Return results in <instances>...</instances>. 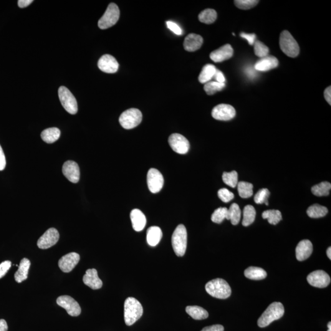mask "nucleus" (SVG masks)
I'll return each mask as SVG.
<instances>
[{
  "label": "nucleus",
  "mask_w": 331,
  "mask_h": 331,
  "mask_svg": "<svg viewBox=\"0 0 331 331\" xmlns=\"http://www.w3.org/2000/svg\"><path fill=\"white\" fill-rule=\"evenodd\" d=\"M225 87V83H221L216 81H211L206 83L204 89L207 95H212L220 92Z\"/></svg>",
  "instance_id": "58836bf2"
},
{
  "label": "nucleus",
  "mask_w": 331,
  "mask_h": 331,
  "mask_svg": "<svg viewBox=\"0 0 331 331\" xmlns=\"http://www.w3.org/2000/svg\"><path fill=\"white\" fill-rule=\"evenodd\" d=\"M307 282L312 286L319 289H324L327 287L331 283L330 275L325 272L324 270H318L310 273L308 275Z\"/></svg>",
  "instance_id": "ddd939ff"
},
{
  "label": "nucleus",
  "mask_w": 331,
  "mask_h": 331,
  "mask_svg": "<svg viewBox=\"0 0 331 331\" xmlns=\"http://www.w3.org/2000/svg\"><path fill=\"white\" fill-rule=\"evenodd\" d=\"M278 65H279V61L277 58L272 55H267L258 60L255 64V68L259 72H267V71L277 68Z\"/></svg>",
  "instance_id": "5701e85b"
},
{
  "label": "nucleus",
  "mask_w": 331,
  "mask_h": 331,
  "mask_svg": "<svg viewBox=\"0 0 331 331\" xmlns=\"http://www.w3.org/2000/svg\"><path fill=\"white\" fill-rule=\"evenodd\" d=\"M30 265H31V262L29 259L23 258L21 260L19 269L14 275L15 280L17 283H21L27 279Z\"/></svg>",
  "instance_id": "393cba45"
},
{
  "label": "nucleus",
  "mask_w": 331,
  "mask_h": 331,
  "mask_svg": "<svg viewBox=\"0 0 331 331\" xmlns=\"http://www.w3.org/2000/svg\"><path fill=\"white\" fill-rule=\"evenodd\" d=\"M222 179L226 185L232 188H235L238 184V174L235 171H232L230 173L224 172L222 176Z\"/></svg>",
  "instance_id": "e433bc0d"
},
{
  "label": "nucleus",
  "mask_w": 331,
  "mask_h": 331,
  "mask_svg": "<svg viewBox=\"0 0 331 331\" xmlns=\"http://www.w3.org/2000/svg\"><path fill=\"white\" fill-rule=\"evenodd\" d=\"M143 314V308L139 300L134 297H128L124 304V319L126 325L131 326Z\"/></svg>",
  "instance_id": "f257e3e1"
},
{
  "label": "nucleus",
  "mask_w": 331,
  "mask_h": 331,
  "mask_svg": "<svg viewBox=\"0 0 331 331\" xmlns=\"http://www.w3.org/2000/svg\"><path fill=\"white\" fill-rule=\"evenodd\" d=\"M80 261V255L76 253H70L64 255L59 261L60 269L63 272L68 273L72 271Z\"/></svg>",
  "instance_id": "2eb2a0df"
},
{
  "label": "nucleus",
  "mask_w": 331,
  "mask_h": 331,
  "mask_svg": "<svg viewBox=\"0 0 331 331\" xmlns=\"http://www.w3.org/2000/svg\"><path fill=\"white\" fill-rule=\"evenodd\" d=\"M120 17V10L117 4L110 3L103 16L98 21L100 29L105 30L117 24Z\"/></svg>",
  "instance_id": "0eeeda50"
},
{
  "label": "nucleus",
  "mask_w": 331,
  "mask_h": 331,
  "mask_svg": "<svg viewBox=\"0 0 331 331\" xmlns=\"http://www.w3.org/2000/svg\"><path fill=\"white\" fill-rule=\"evenodd\" d=\"M149 190L152 193H157L161 191L164 185V178L162 174L157 169H149L147 177Z\"/></svg>",
  "instance_id": "9d476101"
},
{
  "label": "nucleus",
  "mask_w": 331,
  "mask_h": 331,
  "mask_svg": "<svg viewBox=\"0 0 331 331\" xmlns=\"http://www.w3.org/2000/svg\"><path fill=\"white\" fill-rule=\"evenodd\" d=\"M60 234L55 228H52L47 230L45 233L40 237L37 241V247L41 249H47L54 246L59 241Z\"/></svg>",
  "instance_id": "4468645a"
},
{
  "label": "nucleus",
  "mask_w": 331,
  "mask_h": 331,
  "mask_svg": "<svg viewBox=\"0 0 331 331\" xmlns=\"http://www.w3.org/2000/svg\"><path fill=\"white\" fill-rule=\"evenodd\" d=\"M244 219L242 221V225L244 226H250L254 223L255 217H256V211L251 205H247L244 207L243 212Z\"/></svg>",
  "instance_id": "2f4dec72"
},
{
  "label": "nucleus",
  "mask_w": 331,
  "mask_h": 331,
  "mask_svg": "<svg viewBox=\"0 0 331 331\" xmlns=\"http://www.w3.org/2000/svg\"><path fill=\"white\" fill-rule=\"evenodd\" d=\"M98 68L103 72L115 73L117 72L119 64L112 55L106 54L100 58L98 62Z\"/></svg>",
  "instance_id": "dca6fc26"
},
{
  "label": "nucleus",
  "mask_w": 331,
  "mask_h": 331,
  "mask_svg": "<svg viewBox=\"0 0 331 331\" xmlns=\"http://www.w3.org/2000/svg\"><path fill=\"white\" fill-rule=\"evenodd\" d=\"M262 217L264 219H267L270 224L275 225L282 221V216L281 212L278 210H268L263 212Z\"/></svg>",
  "instance_id": "473e14b6"
},
{
  "label": "nucleus",
  "mask_w": 331,
  "mask_h": 331,
  "mask_svg": "<svg viewBox=\"0 0 331 331\" xmlns=\"http://www.w3.org/2000/svg\"><path fill=\"white\" fill-rule=\"evenodd\" d=\"M234 50L230 44L224 45L219 49L214 50L210 54V58L216 63H220L231 59L233 55Z\"/></svg>",
  "instance_id": "a211bd4d"
},
{
  "label": "nucleus",
  "mask_w": 331,
  "mask_h": 331,
  "mask_svg": "<svg viewBox=\"0 0 331 331\" xmlns=\"http://www.w3.org/2000/svg\"><path fill=\"white\" fill-rule=\"evenodd\" d=\"M237 186L239 196L242 198H250L254 194V191H253L254 185L252 184L246 183V182H240L237 184Z\"/></svg>",
  "instance_id": "f704fd0d"
},
{
  "label": "nucleus",
  "mask_w": 331,
  "mask_h": 331,
  "mask_svg": "<svg viewBox=\"0 0 331 331\" xmlns=\"http://www.w3.org/2000/svg\"><path fill=\"white\" fill-rule=\"evenodd\" d=\"M313 252V245L309 240H302L295 249V257L298 261H302L310 257Z\"/></svg>",
  "instance_id": "6ab92c4d"
},
{
  "label": "nucleus",
  "mask_w": 331,
  "mask_h": 331,
  "mask_svg": "<svg viewBox=\"0 0 331 331\" xmlns=\"http://www.w3.org/2000/svg\"><path fill=\"white\" fill-rule=\"evenodd\" d=\"M214 77L217 82L221 83L225 82V77H224L223 73L221 72V71L217 70Z\"/></svg>",
  "instance_id": "8fccbe9b"
},
{
  "label": "nucleus",
  "mask_w": 331,
  "mask_h": 331,
  "mask_svg": "<svg viewBox=\"0 0 331 331\" xmlns=\"http://www.w3.org/2000/svg\"><path fill=\"white\" fill-rule=\"evenodd\" d=\"M59 97L63 107L70 114L74 115L78 110L77 103L69 89L62 86L59 89Z\"/></svg>",
  "instance_id": "6e6552de"
},
{
  "label": "nucleus",
  "mask_w": 331,
  "mask_h": 331,
  "mask_svg": "<svg viewBox=\"0 0 331 331\" xmlns=\"http://www.w3.org/2000/svg\"><path fill=\"white\" fill-rule=\"evenodd\" d=\"M254 45L255 54L257 57L263 58L269 55V48L266 45L264 44L261 41H256Z\"/></svg>",
  "instance_id": "a19ab883"
},
{
  "label": "nucleus",
  "mask_w": 331,
  "mask_h": 331,
  "mask_svg": "<svg viewBox=\"0 0 331 331\" xmlns=\"http://www.w3.org/2000/svg\"><path fill=\"white\" fill-rule=\"evenodd\" d=\"M328 331H331V323L330 322L328 325Z\"/></svg>",
  "instance_id": "6e6d98bb"
},
{
  "label": "nucleus",
  "mask_w": 331,
  "mask_h": 331,
  "mask_svg": "<svg viewBox=\"0 0 331 331\" xmlns=\"http://www.w3.org/2000/svg\"><path fill=\"white\" fill-rule=\"evenodd\" d=\"M217 12L214 9H207L199 14V21L206 24H211L216 21Z\"/></svg>",
  "instance_id": "c9c22d12"
},
{
  "label": "nucleus",
  "mask_w": 331,
  "mask_h": 331,
  "mask_svg": "<svg viewBox=\"0 0 331 331\" xmlns=\"http://www.w3.org/2000/svg\"><path fill=\"white\" fill-rule=\"evenodd\" d=\"M241 37L242 38L247 39L250 45H254L256 41V35L254 34H247L246 33H241Z\"/></svg>",
  "instance_id": "49530a36"
},
{
  "label": "nucleus",
  "mask_w": 331,
  "mask_h": 331,
  "mask_svg": "<svg viewBox=\"0 0 331 331\" xmlns=\"http://www.w3.org/2000/svg\"><path fill=\"white\" fill-rule=\"evenodd\" d=\"M279 44L282 52L288 57L295 58L299 54V45L289 32L285 30L280 34Z\"/></svg>",
  "instance_id": "39448f33"
},
{
  "label": "nucleus",
  "mask_w": 331,
  "mask_h": 331,
  "mask_svg": "<svg viewBox=\"0 0 331 331\" xmlns=\"http://www.w3.org/2000/svg\"><path fill=\"white\" fill-rule=\"evenodd\" d=\"M206 290L208 294L217 299H224L231 294V289L228 282L222 279H216L206 285Z\"/></svg>",
  "instance_id": "7ed1b4c3"
},
{
  "label": "nucleus",
  "mask_w": 331,
  "mask_h": 331,
  "mask_svg": "<svg viewBox=\"0 0 331 331\" xmlns=\"http://www.w3.org/2000/svg\"><path fill=\"white\" fill-rule=\"evenodd\" d=\"M143 120L142 112L138 109L131 108L120 116L119 122L123 128L130 130L140 124Z\"/></svg>",
  "instance_id": "423d86ee"
},
{
  "label": "nucleus",
  "mask_w": 331,
  "mask_h": 331,
  "mask_svg": "<svg viewBox=\"0 0 331 331\" xmlns=\"http://www.w3.org/2000/svg\"><path fill=\"white\" fill-rule=\"evenodd\" d=\"M61 135V132L59 128H47L41 133V138L44 142L48 144H52L59 140Z\"/></svg>",
  "instance_id": "a878e982"
},
{
  "label": "nucleus",
  "mask_w": 331,
  "mask_h": 331,
  "mask_svg": "<svg viewBox=\"0 0 331 331\" xmlns=\"http://www.w3.org/2000/svg\"><path fill=\"white\" fill-rule=\"evenodd\" d=\"M324 96L326 100L327 101V102L331 105V87H328L326 88L324 93Z\"/></svg>",
  "instance_id": "603ef678"
},
{
  "label": "nucleus",
  "mask_w": 331,
  "mask_h": 331,
  "mask_svg": "<svg viewBox=\"0 0 331 331\" xmlns=\"http://www.w3.org/2000/svg\"><path fill=\"white\" fill-rule=\"evenodd\" d=\"M130 218L133 228L136 231L140 232L145 229L147 223L146 217L140 209H133L131 212Z\"/></svg>",
  "instance_id": "412c9836"
},
{
  "label": "nucleus",
  "mask_w": 331,
  "mask_h": 331,
  "mask_svg": "<svg viewBox=\"0 0 331 331\" xmlns=\"http://www.w3.org/2000/svg\"><path fill=\"white\" fill-rule=\"evenodd\" d=\"M236 112L232 106L221 104L216 106L212 111V115L215 119L228 121L236 116Z\"/></svg>",
  "instance_id": "f8f14e48"
},
{
  "label": "nucleus",
  "mask_w": 331,
  "mask_h": 331,
  "mask_svg": "<svg viewBox=\"0 0 331 331\" xmlns=\"http://www.w3.org/2000/svg\"><path fill=\"white\" fill-rule=\"evenodd\" d=\"M57 304L67 310L72 317H77L81 313V308L76 300L69 295H62L57 298Z\"/></svg>",
  "instance_id": "1a4fd4ad"
},
{
  "label": "nucleus",
  "mask_w": 331,
  "mask_h": 331,
  "mask_svg": "<svg viewBox=\"0 0 331 331\" xmlns=\"http://www.w3.org/2000/svg\"><path fill=\"white\" fill-rule=\"evenodd\" d=\"M216 71L217 68L213 65L207 64L204 66L199 75V82L206 83L210 82V80L214 78Z\"/></svg>",
  "instance_id": "cd10ccee"
},
{
  "label": "nucleus",
  "mask_w": 331,
  "mask_h": 331,
  "mask_svg": "<svg viewBox=\"0 0 331 331\" xmlns=\"http://www.w3.org/2000/svg\"><path fill=\"white\" fill-rule=\"evenodd\" d=\"M241 217V209L236 203L232 204L228 211V217L227 220L231 221L233 225H237L239 223Z\"/></svg>",
  "instance_id": "7c9ffc66"
},
{
  "label": "nucleus",
  "mask_w": 331,
  "mask_h": 331,
  "mask_svg": "<svg viewBox=\"0 0 331 331\" xmlns=\"http://www.w3.org/2000/svg\"><path fill=\"white\" fill-rule=\"evenodd\" d=\"M83 282L92 290L100 289L103 286V282L98 277L97 270L95 269H88L86 271Z\"/></svg>",
  "instance_id": "aec40b11"
},
{
  "label": "nucleus",
  "mask_w": 331,
  "mask_h": 331,
  "mask_svg": "<svg viewBox=\"0 0 331 331\" xmlns=\"http://www.w3.org/2000/svg\"><path fill=\"white\" fill-rule=\"evenodd\" d=\"M168 142L171 148L176 153L184 155L189 150V141L180 134L174 133L171 135L169 136Z\"/></svg>",
  "instance_id": "9b49d317"
},
{
  "label": "nucleus",
  "mask_w": 331,
  "mask_h": 331,
  "mask_svg": "<svg viewBox=\"0 0 331 331\" xmlns=\"http://www.w3.org/2000/svg\"><path fill=\"white\" fill-rule=\"evenodd\" d=\"M162 236V231L158 226H151L147 231V241L151 247L157 246Z\"/></svg>",
  "instance_id": "b1692460"
},
{
  "label": "nucleus",
  "mask_w": 331,
  "mask_h": 331,
  "mask_svg": "<svg viewBox=\"0 0 331 331\" xmlns=\"http://www.w3.org/2000/svg\"><path fill=\"white\" fill-rule=\"evenodd\" d=\"M244 275L249 279L260 280L267 277V272L263 269L257 267H249L245 270Z\"/></svg>",
  "instance_id": "bb28decb"
},
{
  "label": "nucleus",
  "mask_w": 331,
  "mask_h": 331,
  "mask_svg": "<svg viewBox=\"0 0 331 331\" xmlns=\"http://www.w3.org/2000/svg\"><path fill=\"white\" fill-rule=\"evenodd\" d=\"M172 246L177 256L183 257L185 254L187 246V231L185 226L179 224L172 236Z\"/></svg>",
  "instance_id": "20e7f679"
},
{
  "label": "nucleus",
  "mask_w": 331,
  "mask_h": 331,
  "mask_svg": "<svg viewBox=\"0 0 331 331\" xmlns=\"http://www.w3.org/2000/svg\"><path fill=\"white\" fill-rule=\"evenodd\" d=\"M219 198L224 203H228L234 198V194L226 188H221L218 191Z\"/></svg>",
  "instance_id": "37998d69"
},
{
  "label": "nucleus",
  "mask_w": 331,
  "mask_h": 331,
  "mask_svg": "<svg viewBox=\"0 0 331 331\" xmlns=\"http://www.w3.org/2000/svg\"><path fill=\"white\" fill-rule=\"evenodd\" d=\"M12 262L10 261H5L0 264V279L3 277L7 274L10 267H11Z\"/></svg>",
  "instance_id": "c03bdc74"
},
{
  "label": "nucleus",
  "mask_w": 331,
  "mask_h": 331,
  "mask_svg": "<svg viewBox=\"0 0 331 331\" xmlns=\"http://www.w3.org/2000/svg\"><path fill=\"white\" fill-rule=\"evenodd\" d=\"M186 312L194 320H201L206 319L209 317L207 311L199 306H188L186 307Z\"/></svg>",
  "instance_id": "c85d7f7f"
},
{
  "label": "nucleus",
  "mask_w": 331,
  "mask_h": 331,
  "mask_svg": "<svg viewBox=\"0 0 331 331\" xmlns=\"http://www.w3.org/2000/svg\"><path fill=\"white\" fill-rule=\"evenodd\" d=\"M270 196V191L268 189L262 188L259 189L255 194L254 201L257 204H265L268 206V198Z\"/></svg>",
  "instance_id": "ea45409f"
},
{
  "label": "nucleus",
  "mask_w": 331,
  "mask_h": 331,
  "mask_svg": "<svg viewBox=\"0 0 331 331\" xmlns=\"http://www.w3.org/2000/svg\"><path fill=\"white\" fill-rule=\"evenodd\" d=\"M228 209L226 207H220L214 211L211 217V221L217 224H221L228 217Z\"/></svg>",
  "instance_id": "4c0bfd02"
},
{
  "label": "nucleus",
  "mask_w": 331,
  "mask_h": 331,
  "mask_svg": "<svg viewBox=\"0 0 331 331\" xmlns=\"http://www.w3.org/2000/svg\"><path fill=\"white\" fill-rule=\"evenodd\" d=\"M167 26L169 29H170L172 32H173L174 34L178 35H181L183 34V30L181 29V27L176 23L171 21L166 22Z\"/></svg>",
  "instance_id": "a18cd8bd"
},
{
  "label": "nucleus",
  "mask_w": 331,
  "mask_h": 331,
  "mask_svg": "<svg viewBox=\"0 0 331 331\" xmlns=\"http://www.w3.org/2000/svg\"><path fill=\"white\" fill-rule=\"evenodd\" d=\"M284 313L285 309L282 303L273 302L260 317L257 321V325L260 328L267 327L274 321L281 318Z\"/></svg>",
  "instance_id": "f03ea898"
},
{
  "label": "nucleus",
  "mask_w": 331,
  "mask_h": 331,
  "mask_svg": "<svg viewBox=\"0 0 331 331\" xmlns=\"http://www.w3.org/2000/svg\"><path fill=\"white\" fill-rule=\"evenodd\" d=\"M8 327H7L6 321L3 319L0 320V331H7Z\"/></svg>",
  "instance_id": "864d4df0"
},
{
  "label": "nucleus",
  "mask_w": 331,
  "mask_h": 331,
  "mask_svg": "<svg viewBox=\"0 0 331 331\" xmlns=\"http://www.w3.org/2000/svg\"><path fill=\"white\" fill-rule=\"evenodd\" d=\"M328 210L327 207L315 204L308 208L307 214L308 216L312 219H319L327 216Z\"/></svg>",
  "instance_id": "c756f323"
},
{
  "label": "nucleus",
  "mask_w": 331,
  "mask_h": 331,
  "mask_svg": "<svg viewBox=\"0 0 331 331\" xmlns=\"http://www.w3.org/2000/svg\"><path fill=\"white\" fill-rule=\"evenodd\" d=\"M327 256L329 258L331 259V247H329V248L327 250Z\"/></svg>",
  "instance_id": "5fc2aeb1"
},
{
  "label": "nucleus",
  "mask_w": 331,
  "mask_h": 331,
  "mask_svg": "<svg viewBox=\"0 0 331 331\" xmlns=\"http://www.w3.org/2000/svg\"><path fill=\"white\" fill-rule=\"evenodd\" d=\"M259 1L257 0H236L234 4L239 9L247 10L257 6Z\"/></svg>",
  "instance_id": "79ce46f5"
},
{
  "label": "nucleus",
  "mask_w": 331,
  "mask_h": 331,
  "mask_svg": "<svg viewBox=\"0 0 331 331\" xmlns=\"http://www.w3.org/2000/svg\"><path fill=\"white\" fill-rule=\"evenodd\" d=\"M201 331H224V327L221 325H212L203 328Z\"/></svg>",
  "instance_id": "09e8293b"
},
{
  "label": "nucleus",
  "mask_w": 331,
  "mask_h": 331,
  "mask_svg": "<svg viewBox=\"0 0 331 331\" xmlns=\"http://www.w3.org/2000/svg\"><path fill=\"white\" fill-rule=\"evenodd\" d=\"M33 2V0H19L18 5L21 8H24L31 4Z\"/></svg>",
  "instance_id": "3c124183"
},
{
  "label": "nucleus",
  "mask_w": 331,
  "mask_h": 331,
  "mask_svg": "<svg viewBox=\"0 0 331 331\" xmlns=\"http://www.w3.org/2000/svg\"><path fill=\"white\" fill-rule=\"evenodd\" d=\"M203 43V39L200 35L191 34L184 40V49L188 52H194L200 49Z\"/></svg>",
  "instance_id": "4be33fe9"
},
{
  "label": "nucleus",
  "mask_w": 331,
  "mask_h": 331,
  "mask_svg": "<svg viewBox=\"0 0 331 331\" xmlns=\"http://www.w3.org/2000/svg\"><path fill=\"white\" fill-rule=\"evenodd\" d=\"M62 171L66 178L72 183L76 184L79 181L80 169L74 161H66L63 166Z\"/></svg>",
  "instance_id": "f3484780"
},
{
  "label": "nucleus",
  "mask_w": 331,
  "mask_h": 331,
  "mask_svg": "<svg viewBox=\"0 0 331 331\" xmlns=\"http://www.w3.org/2000/svg\"><path fill=\"white\" fill-rule=\"evenodd\" d=\"M331 188V184L328 182H323V183L313 186L312 188V192L314 195L317 196H327L329 195Z\"/></svg>",
  "instance_id": "72a5a7b5"
},
{
  "label": "nucleus",
  "mask_w": 331,
  "mask_h": 331,
  "mask_svg": "<svg viewBox=\"0 0 331 331\" xmlns=\"http://www.w3.org/2000/svg\"><path fill=\"white\" fill-rule=\"evenodd\" d=\"M6 165V157L1 146H0V171L4 170Z\"/></svg>",
  "instance_id": "de8ad7c7"
}]
</instances>
